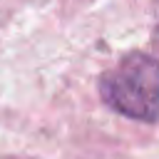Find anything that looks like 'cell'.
Wrapping results in <instances>:
<instances>
[{
	"instance_id": "obj_1",
	"label": "cell",
	"mask_w": 159,
	"mask_h": 159,
	"mask_svg": "<svg viewBox=\"0 0 159 159\" xmlns=\"http://www.w3.org/2000/svg\"><path fill=\"white\" fill-rule=\"evenodd\" d=\"M102 102L127 119L144 124L159 122V60L132 50L99 80Z\"/></svg>"
},
{
	"instance_id": "obj_2",
	"label": "cell",
	"mask_w": 159,
	"mask_h": 159,
	"mask_svg": "<svg viewBox=\"0 0 159 159\" xmlns=\"http://www.w3.org/2000/svg\"><path fill=\"white\" fill-rule=\"evenodd\" d=\"M157 42H159V25H157Z\"/></svg>"
}]
</instances>
